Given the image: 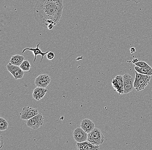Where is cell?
<instances>
[{
  "instance_id": "1",
  "label": "cell",
  "mask_w": 152,
  "mask_h": 150,
  "mask_svg": "<svg viewBox=\"0 0 152 150\" xmlns=\"http://www.w3.org/2000/svg\"><path fill=\"white\" fill-rule=\"evenodd\" d=\"M63 8L62 0H38L33 10L34 18L42 27L51 30L60 21Z\"/></svg>"
},
{
  "instance_id": "2",
  "label": "cell",
  "mask_w": 152,
  "mask_h": 150,
  "mask_svg": "<svg viewBox=\"0 0 152 150\" xmlns=\"http://www.w3.org/2000/svg\"><path fill=\"white\" fill-rule=\"evenodd\" d=\"M104 140V136L98 128H95L94 130L88 134L87 140L93 145L99 146L102 144Z\"/></svg>"
},
{
  "instance_id": "3",
  "label": "cell",
  "mask_w": 152,
  "mask_h": 150,
  "mask_svg": "<svg viewBox=\"0 0 152 150\" xmlns=\"http://www.w3.org/2000/svg\"><path fill=\"white\" fill-rule=\"evenodd\" d=\"M44 123V117L42 113H39L27 120L26 125L28 127L33 130H37Z\"/></svg>"
},
{
  "instance_id": "4",
  "label": "cell",
  "mask_w": 152,
  "mask_h": 150,
  "mask_svg": "<svg viewBox=\"0 0 152 150\" xmlns=\"http://www.w3.org/2000/svg\"><path fill=\"white\" fill-rule=\"evenodd\" d=\"M124 94H128L133 91L134 87V78L129 74H125L123 76Z\"/></svg>"
},
{
  "instance_id": "5",
  "label": "cell",
  "mask_w": 152,
  "mask_h": 150,
  "mask_svg": "<svg viewBox=\"0 0 152 150\" xmlns=\"http://www.w3.org/2000/svg\"><path fill=\"white\" fill-rule=\"evenodd\" d=\"M39 114L37 109L29 107H23L21 112L20 113V119L23 120H28L33 117Z\"/></svg>"
},
{
  "instance_id": "6",
  "label": "cell",
  "mask_w": 152,
  "mask_h": 150,
  "mask_svg": "<svg viewBox=\"0 0 152 150\" xmlns=\"http://www.w3.org/2000/svg\"><path fill=\"white\" fill-rule=\"evenodd\" d=\"M7 68L9 72L12 74L15 80L20 79L23 78L24 73L20 66L14 65L10 62L7 65Z\"/></svg>"
},
{
  "instance_id": "7",
  "label": "cell",
  "mask_w": 152,
  "mask_h": 150,
  "mask_svg": "<svg viewBox=\"0 0 152 150\" xmlns=\"http://www.w3.org/2000/svg\"><path fill=\"white\" fill-rule=\"evenodd\" d=\"M114 89L119 94H124L123 76L119 75L116 76L112 82Z\"/></svg>"
},
{
  "instance_id": "8",
  "label": "cell",
  "mask_w": 152,
  "mask_h": 150,
  "mask_svg": "<svg viewBox=\"0 0 152 150\" xmlns=\"http://www.w3.org/2000/svg\"><path fill=\"white\" fill-rule=\"evenodd\" d=\"M74 139L77 142H82L86 141L88 138V133L81 127H78L73 132Z\"/></svg>"
},
{
  "instance_id": "9",
  "label": "cell",
  "mask_w": 152,
  "mask_h": 150,
  "mask_svg": "<svg viewBox=\"0 0 152 150\" xmlns=\"http://www.w3.org/2000/svg\"><path fill=\"white\" fill-rule=\"evenodd\" d=\"M51 79L47 74L40 75L35 79V83L36 86L38 87L46 88L50 83Z\"/></svg>"
},
{
  "instance_id": "10",
  "label": "cell",
  "mask_w": 152,
  "mask_h": 150,
  "mask_svg": "<svg viewBox=\"0 0 152 150\" xmlns=\"http://www.w3.org/2000/svg\"><path fill=\"white\" fill-rule=\"evenodd\" d=\"M151 79L150 75H142V77L137 83L134 84V87L137 91H142L150 83Z\"/></svg>"
},
{
  "instance_id": "11",
  "label": "cell",
  "mask_w": 152,
  "mask_h": 150,
  "mask_svg": "<svg viewBox=\"0 0 152 150\" xmlns=\"http://www.w3.org/2000/svg\"><path fill=\"white\" fill-rule=\"evenodd\" d=\"M76 146L79 150H99V146L93 145L88 140L82 142H77Z\"/></svg>"
},
{
  "instance_id": "12",
  "label": "cell",
  "mask_w": 152,
  "mask_h": 150,
  "mask_svg": "<svg viewBox=\"0 0 152 150\" xmlns=\"http://www.w3.org/2000/svg\"><path fill=\"white\" fill-rule=\"evenodd\" d=\"M80 127L88 134L95 128L94 122L88 119H84L82 120L81 122Z\"/></svg>"
},
{
  "instance_id": "13",
  "label": "cell",
  "mask_w": 152,
  "mask_h": 150,
  "mask_svg": "<svg viewBox=\"0 0 152 150\" xmlns=\"http://www.w3.org/2000/svg\"><path fill=\"white\" fill-rule=\"evenodd\" d=\"M48 92V90L43 87H37L33 91V98L37 100H40L44 97Z\"/></svg>"
},
{
  "instance_id": "14",
  "label": "cell",
  "mask_w": 152,
  "mask_h": 150,
  "mask_svg": "<svg viewBox=\"0 0 152 150\" xmlns=\"http://www.w3.org/2000/svg\"><path fill=\"white\" fill-rule=\"evenodd\" d=\"M40 44V42L37 45V48H24L23 51L22 53H24V52H25L26 51V50H29V51H31V52H33V54H34V56H35V58H34V61H33V63H34L35 61H36L37 56H38V55H41V56H42V57L41 59V60L40 61V62H41L42 61L44 57V56H45L46 54H47L48 53V52H45V53H43V52H42L41 49L39 48V46Z\"/></svg>"
},
{
  "instance_id": "15",
  "label": "cell",
  "mask_w": 152,
  "mask_h": 150,
  "mask_svg": "<svg viewBox=\"0 0 152 150\" xmlns=\"http://www.w3.org/2000/svg\"><path fill=\"white\" fill-rule=\"evenodd\" d=\"M25 58L23 56L15 55L12 56L10 60V62L12 64L16 66H20L24 61Z\"/></svg>"
},
{
  "instance_id": "16",
  "label": "cell",
  "mask_w": 152,
  "mask_h": 150,
  "mask_svg": "<svg viewBox=\"0 0 152 150\" xmlns=\"http://www.w3.org/2000/svg\"><path fill=\"white\" fill-rule=\"evenodd\" d=\"M134 69L135 71L137 72H138L140 73L143 75H152V69H149V68H141V67H138V66H136L134 67Z\"/></svg>"
},
{
  "instance_id": "17",
  "label": "cell",
  "mask_w": 152,
  "mask_h": 150,
  "mask_svg": "<svg viewBox=\"0 0 152 150\" xmlns=\"http://www.w3.org/2000/svg\"><path fill=\"white\" fill-rule=\"evenodd\" d=\"M8 122L5 119L2 117H0V130L4 131L7 130Z\"/></svg>"
},
{
  "instance_id": "18",
  "label": "cell",
  "mask_w": 152,
  "mask_h": 150,
  "mask_svg": "<svg viewBox=\"0 0 152 150\" xmlns=\"http://www.w3.org/2000/svg\"><path fill=\"white\" fill-rule=\"evenodd\" d=\"M20 67L24 72H28L31 68V64L28 60H24Z\"/></svg>"
},
{
  "instance_id": "19",
  "label": "cell",
  "mask_w": 152,
  "mask_h": 150,
  "mask_svg": "<svg viewBox=\"0 0 152 150\" xmlns=\"http://www.w3.org/2000/svg\"><path fill=\"white\" fill-rule=\"evenodd\" d=\"M136 66H138V67H141V68H149V69H152V68L151 66L150 65H148L147 63L145 62V61H138L135 64Z\"/></svg>"
},
{
  "instance_id": "20",
  "label": "cell",
  "mask_w": 152,
  "mask_h": 150,
  "mask_svg": "<svg viewBox=\"0 0 152 150\" xmlns=\"http://www.w3.org/2000/svg\"><path fill=\"white\" fill-rule=\"evenodd\" d=\"M55 57V55L54 53L52 52H49L46 55V57L49 60H52L54 59Z\"/></svg>"
},
{
  "instance_id": "21",
  "label": "cell",
  "mask_w": 152,
  "mask_h": 150,
  "mask_svg": "<svg viewBox=\"0 0 152 150\" xmlns=\"http://www.w3.org/2000/svg\"><path fill=\"white\" fill-rule=\"evenodd\" d=\"M120 1H121L122 2H127L128 1H132L136 3V4H138L140 3L142 0H120Z\"/></svg>"
},
{
  "instance_id": "22",
  "label": "cell",
  "mask_w": 152,
  "mask_h": 150,
  "mask_svg": "<svg viewBox=\"0 0 152 150\" xmlns=\"http://www.w3.org/2000/svg\"><path fill=\"white\" fill-rule=\"evenodd\" d=\"M3 137L2 136H1V148L0 149H1L3 145L4 144V140L3 139Z\"/></svg>"
},
{
  "instance_id": "23",
  "label": "cell",
  "mask_w": 152,
  "mask_h": 150,
  "mask_svg": "<svg viewBox=\"0 0 152 150\" xmlns=\"http://www.w3.org/2000/svg\"><path fill=\"white\" fill-rule=\"evenodd\" d=\"M130 51H131V53H134L136 52V49L134 47H132L130 48Z\"/></svg>"
},
{
  "instance_id": "24",
  "label": "cell",
  "mask_w": 152,
  "mask_h": 150,
  "mask_svg": "<svg viewBox=\"0 0 152 150\" xmlns=\"http://www.w3.org/2000/svg\"><path fill=\"white\" fill-rule=\"evenodd\" d=\"M138 60L137 59H134L132 60V62L133 64H135L137 63V62H138Z\"/></svg>"
}]
</instances>
